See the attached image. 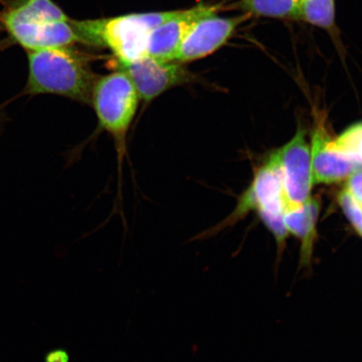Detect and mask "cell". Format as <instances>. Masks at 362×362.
<instances>
[{"label": "cell", "mask_w": 362, "mask_h": 362, "mask_svg": "<svg viewBox=\"0 0 362 362\" xmlns=\"http://www.w3.org/2000/svg\"><path fill=\"white\" fill-rule=\"evenodd\" d=\"M0 49L18 45L26 52L72 47L79 42L71 20L53 0H0Z\"/></svg>", "instance_id": "6da1fadb"}, {"label": "cell", "mask_w": 362, "mask_h": 362, "mask_svg": "<svg viewBox=\"0 0 362 362\" xmlns=\"http://www.w3.org/2000/svg\"><path fill=\"white\" fill-rule=\"evenodd\" d=\"M28 76L23 94L57 95L90 104L98 80L83 54L70 47L26 52Z\"/></svg>", "instance_id": "7a4b0ae2"}, {"label": "cell", "mask_w": 362, "mask_h": 362, "mask_svg": "<svg viewBox=\"0 0 362 362\" xmlns=\"http://www.w3.org/2000/svg\"><path fill=\"white\" fill-rule=\"evenodd\" d=\"M178 11L131 13L93 21L71 20V24L80 42L103 45L111 49L117 61L131 62L148 56L152 31Z\"/></svg>", "instance_id": "3957f363"}, {"label": "cell", "mask_w": 362, "mask_h": 362, "mask_svg": "<svg viewBox=\"0 0 362 362\" xmlns=\"http://www.w3.org/2000/svg\"><path fill=\"white\" fill-rule=\"evenodd\" d=\"M250 211H257L262 223L274 235L279 248H283L289 236L284 225L286 202L282 174L275 152L257 170L251 187L243 194L233 214L214 228L189 239V242L203 241L216 236L226 226L236 223Z\"/></svg>", "instance_id": "277c9868"}, {"label": "cell", "mask_w": 362, "mask_h": 362, "mask_svg": "<svg viewBox=\"0 0 362 362\" xmlns=\"http://www.w3.org/2000/svg\"><path fill=\"white\" fill-rule=\"evenodd\" d=\"M139 97L124 71L117 70L98 78L90 103L98 123L115 139L120 156L124 155L127 134L138 110Z\"/></svg>", "instance_id": "5b68a950"}, {"label": "cell", "mask_w": 362, "mask_h": 362, "mask_svg": "<svg viewBox=\"0 0 362 362\" xmlns=\"http://www.w3.org/2000/svg\"><path fill=\"white\" fill-rule=\"evenodd\" d=\"M275 153L282 174L286 215L298 209L309 200L314 183L311 149L305 130L298 129L291 141Z\"/></svg>", "instance_id": "8992f818"}, {"label": "cell", "mask_w": 362, "mask_h": 362, "mask_svg": "<svg viewBox=\"0 0 362 362\" xmlns=\"http://www.w3.org/2000/svg\"><path fill=\"white\" fill-rule=\"evenodd\" d=\"M117 67L132 81L139 99L146 103L193 80V75L182 63L149 56L131 62L117 61Z\"/></svg>", "instance_id": "52a82bcc"}, {"label": "cell", "mask_w": 362, "mask_h": 362, "mask_svg": "<svg viewBox=\"0 0 362 362\" xmlns=\"http://www.w3.org/2000/svg\"><path fill=\"white\" fill-rule=\"evenodd\" d=\"M249 18L250 16L246 13L234 17H221L217 13L202 18L183 40L175 62H193L211 55L223 47L238 27Z\"/></svg>", "instance_id": "ba28073f"}, {"label": "cell", "mask_w": 362, "mask_h": 362, "mask_svg": "<svg viewBox=\"0 0 362 362\" xmlns=\"http://www.w3.org/2000/svg\"><path fill=\"white\" fill-rule=\"evenodd\" d=\"M221 8L223 4L200 3L189 10L179 11L152 31L148 56L163 61H175L181 44L192 27L202 18L218 13Z\"/></svg>", "instance_id": "9c48e42d"}, {"label": "cell", "mask_w": 362, "mask_h": 362, "mask_svg": "<svg viewBox=\"0 0 362 362\" xmlns=\"http://www.w3.org/2000/svg\"><path fill=\"white\" fill-rule=\"evenodd\" d=\"M311 165L313 182L334 184L347 180L357 170L358 165L334 146L323 123L316 127L312 138Z\"/></svg>", "instance_id": "30bf717a"}, {"label": "cell", "mask_w": 362, "mask_h": 362, "mask_svg": "<svg viewBox=\"0 0 362 362\" xmlns=\"http://www.w3.org/2000/svg\"><path fill=\"white\" fill-rule=\"evenodd\" d=\"M320 209L319 201L310 197L300 208L288 212L284 216L285 228L288 236L296 237L301 243L303 264H308L313 255Z\"/></svg>", "instance_id": "8fae6325"}, {"label": "cell", "mask_w": 362, "mask_h": 362, "mask_svg": "<svg viewBox=\"0 0 362 362\" xmlns=\"http://www.w3.org/2000/svg\"><path fill=\"white\" fill-rule=\"evenodd\" d=\"M300 0H241L238 8L249 16L297 20Z\"/></svg>", "instance_id": "7c38bea8"}, {"label": "cell", "mask_w": 362, "mask_h": 362, "mask_svg": "<svg viewBox=\"0 0 362 362\" xmlns=\"http://www.w3.org/2000/svg\"><path fill=\"white\" fill-rule=\"evenodd\" d=\"M297 20L309 23L336 33V6L334 0H300Z\"/></svg>", "instance_id": "4fadbf2b"}, {"label": "cell", "mask_w": 362, "mask_h": 362, "mask_svg": "<svg viewBox=\"0 0 362 362\" xmlns=\"http://www.w3.org/2000/svg\"><path fill=\"white\" fill-rule=\"evenodd\" d=\"M334 146L362 170V122L353 124L334 140Z\"/></svg>", "instance_id": "5bb4252c"}, {"label": "cell", "mask_w": 362, "mask_h": 362, "mask_svg": "<svg viewBox=\"0 0 362 362\" xmlns=\"http://www.w3.org/2000/svg\"><path fill=\"white\" fill-rule=\"evenodd\" d=\"M338 202L352 228L359 235L362 230V211L358 204L346 188L339 193Z\"/></svg>", "instance_id": "9a60e30c"}, {"label": "cell", "mask_w": 362, "mask_h": 362, "mask_svg": "<svg viewBox=\"0 0 362 362\" xmlns=\"http://www.w3.org/2000/svg\"><path fill=\"white\" fill-rule=\"evenodd\" d=\"M345 188L354 198L362 211V170H357L347 179Z\"/></svg>", "instance_id": "2e32d148"}, {"label": "cell", "mask_w": 362, "mask_h": 362, "mask_svg": "<svg viewBox=\"0 0 362 362\" xmlns=\"http://www.w3.org/2000/svg\"><path fill=\"white\" fill-rule=\"evenodd\" d=\"M69 353L63 348H57L45 355V362H69Z\"/></svg>", "instance_id": "e0dca14e"}, {"label": "cell", "mask_w": 362, "mask_h": 362, "mask_svg": "<svg viewBox=\"0 0 362 362\" xmlns=\"http://www.w3.org/2000/svg\"><path fill=\"white\" fill-rule=\"evenodd\" d=\"M3 110H4V107L3 106H0V119H1V117H2L3 115H4Z\"/></svg>", "instance_id": "ac0fdd59"}]
</instances>
